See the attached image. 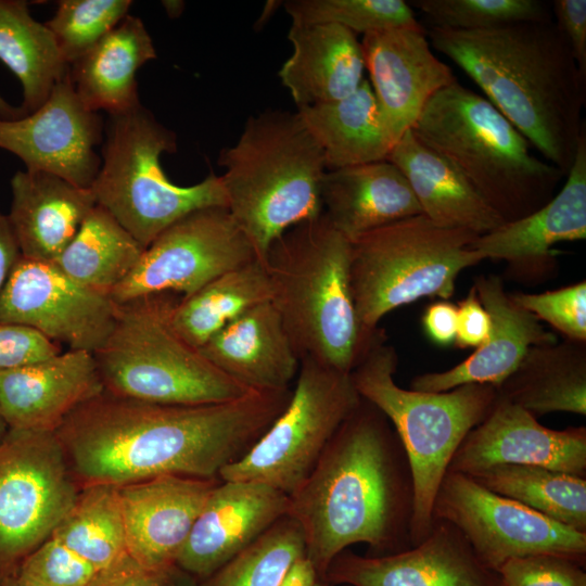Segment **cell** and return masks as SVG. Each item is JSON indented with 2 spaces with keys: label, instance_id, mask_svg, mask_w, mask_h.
Wrapping results in <instances>:
<instances>
[{
  "label": "cell",
  "instance_id": "cell-1",
  "mask_svg": "<svg viewBox=\"0 0 586 586\" xmlns=\"http://www.w3.org/2000/svg\"><path fill=\"white\" fill-rule=\"evenodd\" d=\"M292 387L225 403L167 405L104 390L55 431L78 484L123 486L164 475L219 479L283 411Z\"/></svg>",
  "mask_w": 586,
  "mask_h": 586
},
{
  "label": "cell",
  "instance_id": "cell-2",
  "mask_svg": "<svg viewBox=\"0 0 586 586\" xmlns=\"http://www.w3.org/2000/svg\"><path fill=\"white\" fill-rule=\"evenodd\" d=\"M413 502L405 449L387 418L361 398L289 497L288 515L300 524L305 556L322 578L354 544L368 545L371 556L411 547Z\"/></svg>",
  "mask_w": 586,
  "mask_h": 586
},
{
  "label": "cell",
  "instance_id": "cell-3",
  "mask_svg": "<svg viewBox=\"0 0 586 586\" xmlns=\"http://www.w3.org/2000/svg\"><path fill=\"white\" fill-rule=\"evenodd\" d=\"M431 46L457 64L565 175L585 124L586 79L552 21L484 30L432 27Z\"/></svg>",
  "mask_w": 586,
  "mask_h": 586
},
{
  "label": "cell",
  "instance_id": "cell-4",
  "mask_svg": "<svg viewBox=\"0 0 586 586\" xmlns=\"http://www.w3.org/2000/svg\"><path fill=\"white\" fill-rule=\"evenodd\" d=\"M271 303L300 357L351 373L381 331L360 324L351 288V241L328 219L298 224L264 260Z\"/></svg>",
  "mask_w": 586,
  "mask_h": 586
},
{
  "label": "cell",
  "instance_id": "cell-5",
  "mask_svg": "<svg viewBox=\"0 0 586 586\" xmlns=\"http://www.w3.org/2000/svg\"><path fill=\"white\" fill-rule=\"evenodd\" d=\"M218 165L227 209L262 262L283 232L322 215L326 162L297 112L250 116Z\"/></svg>",
  "mask_w": 586,
  "mask_h": 586
},
{
  "label": "cell",
  "instance_id": "cell-6",
  "mask_svg": "<svg viewBox=\"0 0 586 586\" xmlns=\"http://www.w3.org/2000/svg\"><path fill=\"white\" fill-rule=\"evenodd\" d=\"M410 130L505 222L547 204L565 176L536 157L528 140L486 98L458 80L430 99Z\"/></svg>",
  "mask_w": 586,
  "mask_h": 586
},
{
  "label": "cell",
  "instance_id": "cell-7",
  "mask_svg": "<svg viewBox=\"0 0 586 586\" xmlns=\"http://www.w3.org/2000/svg\"><path fill=\"white\" fill-rule=\"evenodd\" d=\"M398 357L381 329L351 371L361 398L393 425L410 463L415 502L411 544L431 531L432 509L449 462L467 434L493 410L498 391L489 384H463L446 392L406 390L395 383Z\"/></svg>",
  "mask_w": 586,
  "mask_h": 586
},
{
  "label": "cell",
  "instance_id": "cell-8",
  "mask_svg": "<svg viewBox=\"0 0 586 586\" xmlns=\"http://www.w3.org/2000/svg\"><path fill=\"white\" fill-rule=\"evenodd\" d=\"M181 296L158 293L119 303L111 333L93 354L103 390L167 405H205L254 392L188 343L173 324Z\"/></svg>",
  "mask_w": 586,
  "mask_h": 586
},
{
  "label": "cell",
  "instance_id": "cell-9",
  "mask_svg": "<svg viewBox=\"0 0 586 586\" xmlns=\"http://www.w3.org/2000/svg\"><path fill=\"white\" fill-rule=\"evenodd\" d=\"M177 151L174 131L141 103L109 115L104 124L101 166L90 189L105 208L143 247L191 212L226 207L220 176L201 182L173 183L161 166L163 153Z\"/></svg>",
  "mask_w": 586,
  "mask_h": 586
},
{
  "label": "cell",
  "instance_id": "cell-10",
  "mask_svg": "<svg viewBox=\"0 0 586 586\" xmlns=\"http://www.w3.org/2000/svg\"><path fill=\"white\" fill-rule=\"evenodd\" d=\"M477 237L421 214L351 241V288L361 327L373 332L387 313L422 297L449 300L459 273L484 260L472 247Z\"/></svg>",
  "mask_w": 586,
  "mask_h": 586
},
{
  "label": "cell",
  "instance_id": "cell-11",
  "mask_svg": "<svg viewBox=\"0 0 586 586\" xmlns=\"http://www.w3.org/2000/svg\"><path fill=\"white\" fill-rule=\"evenodd\" d=\"M360 402L351 373L301 359L283 411L242 457L220 471L219 479L264 483L290 497Z\"/></svg>",
  "mask_w": 586,
  "mask_h": 586
},
{
  "label": "cell",
  "instance_id": "cell-12",
  "mask_svg": "<svg viewBox=\"0 0 586 586\" xmlns=\"http://www.w3.org/2000/svg\"><path fill=\"white\" fill-rule=\"evenodd\" d=\"M79 491L55 432L9 429L0 441V581L51 536Z\"/></svg>",
  "mask_w": 586,
  "mask_h": 586
},
{
  "label": "cell",
  "instance_id": "cell-13",
  "mask_svg": "<svg viewBox=\"0 0 586 586\" xmlns=\"http://www.w3.org/2000/svg\"><path fill=\"white\" fill-rule=\"evenodd\" d=\"M432 517L454 525L489 569L508 560L556 555L585 563L586 533L447 471L436 492Z\"/></svg>",
  "mask_w": 586,
  "mask_h": 586
},
{
  "label": "cell",
  "instance_id": "cell-14",
  "mask_svg": "<svg viewBox=\"0 0 586 586\" xmlns=\"http://www.w3.org/2000/svg\"><path fill=\"white\" fill-rule=\"evenodd\" d=\"M256 258L226 207L198 209L162 231L110 296L117 304L158 293L187 297Z\"/></svg>",
  "mask_w": 586,
  "mask_h": 586
},
{
  "label": "cell",
  "instance_id": "cell-15",
  "mask_svg": "<svg viewBox=\"0 0 586 586\" xmlns=\"http://www.w3.org/2000/svg\"><path fill=\"white\" fill-rule=\"evenodd\" d=\"M116 303L54 263L21 257L0 293V322L31 328L68 349L94 353L112 331Z\"/></svg>",
  "mask_w": 586,
  "mask_h": 586
},
{
  "label": "cell",
  "instance_id": "cell-16",
  "mask_svg": "<svg viewBox=\"0 0 586 586\" xmlns=\"http://www.w3.org/2000/svg\"><path fill=\"white\" fill-rule=\"evenodd\" d=\"M104 122L78 98L71 72L54 86L47 101L16 119H0V149L16 155L27 171L55 175L90 188L101 158Z\"/></svg>",
  "mask_w": 586,
  "mask_h": 586
},
{
  "label": "cell",
  "instance_id": "cell-17",
  "mask_svg": "<svg viewBox=\"0 0 586 586\" xmlns=\"http://www.w3.org/2000/svg\"><path fill=\"white\" fill-rule=\"evenodd\" d=\"M333 586H501L450 523L434 520L428 536L405 550L359 556L345 549L323 577Z\"/></svg>",
  "mask_w": 586,
  "mask_h": 586
},
{
  "label": "cell",
  "instance_id": "cell-18",
  "mask_svg": "<svg viewBox=\"0 0 586 586\" xmlns=\"http://www.w3.org/2000/svg\"><path fill=\"white\" fill-rule=\"evenodd\" d=\"M360 43L370 86L395 144L411 129L430 99L457 78L434 55L419 22L368 33Z\"/></svg>",
  "mask_w": 586,
  "mask_h": 586
},
{
  "label": "cell",
  "instance_id": "cell-19",
  "mask_svg": "<svg viewBox=\"0 0 586 586\" xmlns=\"http://www.w3.org/2000/svg\"><path fill=\"white\" fill-rule=\"evenodd\" d=\"M499 464L544 467L586 477V428L552 430L500 397L463 438L449 472L466 475Z\"/></svg>",
  "mask_w": 586,
  "mask_h": 586
},
{
  "label": "cell",
  "instance_id": "cell-20",
  "mask_svg": "<svg viewBox=\"0 0 586 586\" xmlns=\"http://www.w3.org/2000/svg\"><path fill=\"white\" fill-rule=\"evenodd\" d=\"M586 238V132L578 141L563 187L522 218L501 224L472 243L483 259L505 260L510 278L534 282L557 265L552 245Z\"/></svg>",
  "mask_w": 586,
  "mask_h": 586
},
{
  "label": "cell",
  "instance_id": "cell-21",
  "mask_svg": "<svg viewBox=\"0 0 586 586\" xmlns=\"http://www.w3.org/2000/svg\"><path fill=\"white\" fill-rule=\"evenodd\" d=\"M288 509L289 496L267 484L219 480L176 565L203 581L285 517Z\"/></svg>",
  "mask_w": 586,
  "mask_h": 586
},
{
  "label": "cell",
  "instance_id": "cell-22",
  "mask_svg": "<svg viewBox=\"0 0 586 586\" xmlns=\"http://www.w3.org/2000/svg\"><path fill=\"white\" fill-rule=\"evenodd\" d=\"M219 480L164 475L117 486L127 553L151 569L176 564Z\"/></svg>",
  "mask_w": 586,
  "mask_h": 586
},
{
  "label": "cell",
  "instance_id": "cell-23",
  "mask_svg": "<svg viewBox=\"0 0 586 586\" xmlns=\"http://www.w3.org/2000/svg\"><path fill=\"white\" fill-rule=\"evenodd\" d=\"M473 288L491 317L488 337L457 366L416 375L410 383L411 390L437 393L471 383L497 388L532 346L558 341L535 316L512 301L499 276H480Z\"/></svg>",
  "mask_w": 586,
  "mask_h": 586
},
{
  "label": "cell",
  "instance_id": "cell-24",
  "mask_svg": "<svg viewBox=\"0 0 586 586\" xmlns=\"http://www.w3.org/2000/svg\"><path fill=\"white\" fill-rule=\"evenodd\" d=\"M102 391L93 354L68 349L0 373V411L9 429L55 432Z\"/></svg>",
  "mask_w": 586,
  "mask_h": 586
},
{
  "label": "cell",
  "instance_id": "cell-25",
  "mask_svg": "<svg viewBox=\"0 0 586 586\" xmlns=\"http://www.w3.org/2000/svg\"><path fill=\"white\" fill-rule=\"evenodd\" d=\"M200 351L225 374L258 392L291 388L301 365L271 302L250 309L224 327Z\"/></svg>",
  "mask_w": 586,
  "mask_h": 586
},
{
  "label": "cell",
  "instance_id": "cell-26",
  "mask_svg": "<svg viewBox=\"0 0 586 586\" xmlns=\"http://www.w3.org/2000/svg\"><path fill=\"white\" fill-rule=\"evenodd\" d=\"M7 214L21 257L54 263L97 204L90 188L42 171H16Z\"/></svg>",
  "mask_w": 586,
  "mask_h": 586
},
{
  "label": "cell",
  "instance_id": "cell-27",
  "mask_svg": "<svg viewBox=\"0 0 586 586\" xmlns=\"http://www.w3.org/2000/svg\"><path fill=\"white\" fill-rule=\"evenodd\" d=\"M293 52L278 75L297 109L342 100L365 80L356 34L335 24L291 25Z\"/></svg>",
  "mask_w": 586,
  "mask_h": 586
},
{
  "label": "cell",
  "instance_id": "cell-28",
  "mask_svg": "<svg viewBox=\"0 0 586 586\" xmlns=\"http://www.w3.org/2000/svg\"><path fill=\"white\" fill-rule=\"evenodd\" d=\"M321 203L322 215L349 241L422 214L407 179L387 160L327 170Z\"/></svg>",
  "mask_w": 586,
  "mask_h": 586
},
{
  "label": "cell",
  "instance_id": "cell-29",
  "mask_svg": "<svg viewBox=\"0 0 586 586\" xmlns=\"http://www.w3.org/2000/svg\"><path fill=\"white\" fill-rule=\"evenodd\" d=\"M387 161L407 179L422 215L442 228L485 234L504 219L442 156L409 129L392 148Z\"/></svg>",
  "mask_w": 586,
  "mask_h": 586
},
{
  "label": "cell",
  "instance_id": "cell-30",
  "mask_svg": "<svg viewBox=\"0 0 586 586\" xmlns=\"http://www.w3.org/2000/svg\"><path fill=\"white\" fill-rule=\"evenodd\" d=\"M156 58L153 40L137 16L128 14L84 56L69 65L71 78L81 103L109 115L140 103L137 72Z\"/></svg>",
  "mask_w": 586,
  "mask_h": 586
},
{
  "label": "cell",
  "instance_id": "cell-31",
  "mask_svg": "<svg viewBox=\"0 0 586 586\" xmlns=\"http://www.w3.org/2000/svg\"><path fill=\"white\" fill-rule=\"evenodd\" d=\"M497 391L535 418L557 411L585 416L586 342L532 346Z\"/></svg>",
  "mask_w": 586,
  "mask_h": 586
},
{
  "label": "cell",
  "instance_id": "cell-32",
  "mask_svg": "<svg viewBox=\"0 0 586 586\" xmlns=\"http://www.w3.org/2000/svg\"><path fill=\"white\" fill-rule=\"evenodd\" d=\"M296 112L320 146L327 170L385 161L394 146L368 79L342 100Z\"/></svg>",
  "mask_w": 586,
  "mask_h": 586
},
{
  "label": "cell",
  "instance_id": "cell-33",
  "mask_svg": "<svg viewBox=\"0 0 586 586\" xmlns=\"http://www.w3.org/2000/svg\"><path fill=\"white\" fill-rule=\"evenodd\" d=\"M0 61L17 77L26 115L39 109L67 74L55 38L24 0H0Z\"/></svg>",
  "mask_w": 586,
  "mask_h": 586
},
{
  "label": "cell",
  "instance_id": "cell-34",
  "mask_svg": "<svg viewBox=\"0 0 586 586\" xmlns=\"http://www.w3.org/2000/svg\"><path fill=\"white\" fill-rule=\"evenodd\" d=\"M271 298L266 265L256 258L181 297L173 313V324L188 343L200 348L224 327Z\"/></svg>",
  "mask_w": 586,
  "mask_h": 586
},
{
  "label": "cell",
  "instance_id": "cell-35",
  "mask_svg": "<svg viewBox=\"0 0 586 586\" xmlns=\"http://www.w3.org/2000/svg\"><path fill=\"white\" fill-rule=\"evenodd\" d=\"M144 249L95 204L54 264L82 285L109 294L133 270Z\"/></svg>",
  "mask_w": 586,
  "mask_h": 586
},
{
  "label": "cell",
  "instance_id": "cell-36",
  "mask_svg": "<svg viewBox=\"0 0 586 586\" xmlns=\"http://www.w3.org/2000/svg\"><path fill=\"white\" fill-rule=\"evenodd\" d=\"M486 489L586 533V477L523 464H499L472 474Z\"/></svg>",
  "mask_w": 586,
  "mask_h": 586
},
{
  "label": "cell",
  "instance_id": "cell-37",
  "mask_svg": "<svg viewBox=\"0 0 586 586\" xmlns=\"http://www.w3.org/2000/svg\"><path fill=\"white\" fill-rule=\"evenodd\" d=\"M51 535L98 572L114 564L127 555L116 486L81 487Z\"/></svg>",
  "mask_w": 586,
  "mask_h": 586
},
{
  "label": "cell",
  "instance_id": "cell-38",
  "mask_svg": "<svg viewBox=\"0 0 586 586\" xmlns=\"http://www.w3.org/2000/svg\"><path fill=\"white\" fill-rule=\"evenodd\" d=\"M305 553L303 531L286 514L199 586H280Z\"/></svg>",
  "mask_w": 586,
  "mask_h": 586
},
{
  "label": "cell",
  "instance_id": "cell-39",
  "mask_svg": "<svg viewBox=\"0 0 586 586\" xmlns=\"http://www.w3.org/2000/svg\"><path fill=\"white\" fill-rule=\"evenodd\" d=\"M283 5L294 25L335 24L362 36L418 22L403 0H289Z\"/></svg>",
  "mask_w": 586,
  "mask_h": 586
},
{
  "label": "cell",
  "instance_id": "cell-40",
  "mask_svg": "<svg viewBox=\"0 0 586 586\" xmlns=\"http://www.w3.org/2000/svg\"><path fill=\"white\" fill-rule=\"evenodd\" d=\"M433 27L484 30L527 22L551 21V7L540 0H413Z\"/></svg>",
  "mask_w": 586,
  "mask_h": 586
},
{
  "label": "cell",
  "instance_id": "cell-41",
  "mask_svg": "<svg viewBox=\"0 0 586 586\" xmlns=\"http://www.w3.org/2000/svg\"><path fill=\"white\" fill-rule=\"evenodd\" d=\"M130 0H61L44 24L64 61L71 65L114 29L127 15Z\"/></svg>",
  "mask_w": 586,
  "mask_h": 586
},
{
  "label": "cell",
  "instance_id": "cell-42",
  "mask_svg": "<svg viewBox=\"0 0 586 586\" xmlns=\"http://www.w3.org/2000/svg\"><path fill=\"white\" fill-rule=\"evenodd\" d=\"M97 572L51 535L22 561L14 577L21 586H89Z\"/></svg>",
  "mask_w": 586,
  "mask_h": 586
},
{
  "label": "cell",
  "instance_id": "cell-43",
  "mask_svg": "<svg viewBox=\"0 0 586 586\" xmlns=\"http://www.w3.org/2000/svg\"><path fill=\"white\" fill-rule=\"evenodd\" d=\"M512 301L559 331L564 339L586 342V282L544 293H510Z\"/></svg>",
  "mask_w": 586,
  "mask_h": 586
},
{
  "label": "cell",
  "instance_id": "cell-44",
  "mask_svg": "<svg viewBox=\"0 0 586 586\" xmlns=\"http://www.w3.org/2000/svg\"><path fill=\"white\" fill-rule=\"evenodd\" d=\"M584 563L556 555L513 558L497 571L501 586H586Z\"/></svg>",
  "mask_w": 586,
  "mask_h": 586
},
{
  "label": "cell",
  "instance_id": "cell-45",
  "mask_svg": "<svg viewBox=\"0 0 586 586\" xmlns=\"http://www.w3.org/2000/svg\"><path fill=\"white\" fill-rule=\"evenodd\" d=\"M89 586H199L195 577L174 564L163 569L141 565L128 553L97 572Z\"/></svg>",
  "mask_w": 586,
  "mask_h": 586
},
{
  "label": "cell",
  "instance_id": "cell-46",
  "mask_svg": "<svg viewBox=\"0 0 586 586\" xmlns=\"http://www.w3.org/2000/svg\"><path fill=\"white\" fill-rule=\"evenodd\" d=\"M61 352L59 344L31 328L0 322V373L47 359Z\"/></svg>",
  "mask_w": 586,
  "mask_h": 586
},
{
  "label": "cell",
  "instance_id": "cell-47",
  "mask_svg": "<svg viewBox=\"0 0 586 586\" xmlns=\"http://www.w3.org/2000/svg\"><path fill=\"white\" fill-rule=\"evenodd\" d=\"M551 13L564 37L581 75L586 79V1L556 0Z\"/></svg>",
  "mask_w": 586,
  "mask_h": 586
},
{
  "label": "cell",
  "instance_id": "cell-48",
  "mask_svg": "<svg viewBox=\"0 0 586 586\" xmlns=\"http://www.w3.org/2000/svg\"><path fill=\"white\" fill-rule=\"evenodd\" d=\"M491 317L472 286L457 305L455 345L459 348L479 347L489 335Z\"/></svg>",
  "mask_w": 586,
  "mask_h": 586
},
{
  "label": "cell",
  "instance_id": "cell-49",
  "mask_svg": "<svg viewBox=\"0 0 586 586\" xmlns=\"http://www.w3.org/2000/svg\"><path fill=\"white\" fill-rule=\"evenodd\" d=\"M422 326L424 333L434 344L453 345L457 332V305L448 300L431 303L423 313Z\"/></svg>",
  "mask_w": 586,
  "mask_h": 586
},
{
  "label": "cell",
  "instance_id": "cell-50",
  "mask_svg": "<svg viewBox=\"0 0 586 586\" xmlns=\"http://www.w3.org/2000/svg\"><path fill=\"white\" fill-rule=\"evenodd\" d=\"M20 258V247L8 216L0 211V293Z\"/></svg>",
  "mask_w": 586,
  "mask_h": 586
},
{
  "label": "cell",
  "instance_id": "cell-51",
  "mask_svg": "<svg viewBox=\"0 0 586 586\" xmlns=\"http://www.w3.org/2000/svg\"><path fill=\"white\" fill-rule=\"evenodd\" d=\"M320 578L314 564L303 556L295 561L280 586H317Z\"/></svg>",
  "mask_w": 586,
  "mask_h": 586
},
{
  "label": "cell",
  "instance_id": "cell-52",
  "mask_svg": "<svg viewBox=\"0 0 586 586\" xmlns=\"http://www.w3.org/2000/svg\"><path fill=\"white\" fill-rule=\"evenodd\" d=\"M26 116L21 106L11 105L0 94V119H16Z\"/></svg>",
  "mask_w": 586,
  "mask_h": 586
},
{
  "label": "cell",
  "instance_id": "cell-53",
  "mask_svg": "<svg viewBox=\"0 0 586 586\" xmlns=\"http://www.w3.org/2000/svg\"><path fill=\"white\" fill-rule=\"evenodd\" d=\"M163 5L169 16L176 17L182 12L183 2L181 1H163Z\"/></svg>",
  "mask_w": 586,
  "mask_h": 586
},
{
  "label": "cell",
  "instance_id": "cell-54",
  "mask_svg": "<svg viewBox=\"0 0 586 586\" xmlns=\"http://www.w3.org/2000/svg\"><path fill=\"white\" fill-rule=\"evenodd\" d=\"M0 586H21L14 575L5 577L0 581Z\"/></svg>",
  "mask_w": 586,
  "mask_h": 586
},
{
  "label": "cell",
  "instance_id": "cell-55",
  "mask_svg": "<svg viewBox=\"0 0 586 586\" xmlns=\"http://www.w3.org/2000/svg\"><path fill=\"white\" fill-rule=\"evenodd\" d=\"M8 431H9V426H8L5 420L3 419L2 415H1V411H0V441L5 436Z\"/></svg>",
  "mask_w": 586,
  "mask_h": 586
},
{
  "label": "cell",
  "instance_id": "cell-56",
  "mask_svg": "<svg viewBox=\"0 0 586 586\" xmlns=\"http://www.w3.org/2000/svg\"><path fill=\"white\" fill-rule=\"evenodd\" d=\"M317 586H333L330 583H328L326 579L320 578Z\"/></svg>",
  "mask_w": 586,
  "mask_h": 586
},
{
  "label": "cell",
  "instance_id": "cell-57",
  "mask_svg": "<svg viewBox=\"0 0 586 586\" xmlns=\"http://www.w3.org/2000/svg\"><path fill=\"white\" fill-rule=\"evenodd\" d=\"M337 586H349V585H337Z\"/></svg>",
  "mask_w": 586,
  "mask_h": 586
}]
</instances>
